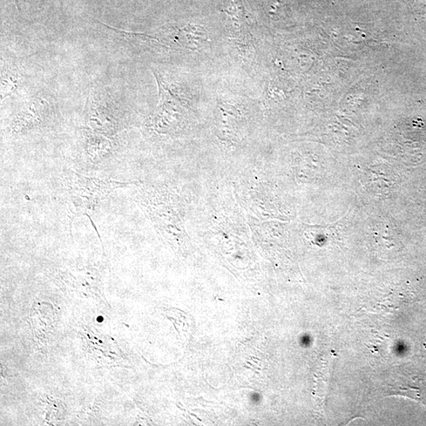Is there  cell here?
I'll return each instance as SVG.
<instances>
[{
	"mask_svg": "<svg viewBox=\"0 0 426 426\" xmlns=\"http://www.w3.org/2000/svg\"><path fill=\"white\" fill-rule=\"evenodd\" d=\"M129 184L112 179L86 177L74 172L67 174L64 187L71 218L88 215L90 218V215L108 195Z\"/></svg>",
	"mask_w": 426,
	"mask_h": 426,
	"instance_id": "6da1fadb",
	"label": "cell"
},
{
	"mask_svg": "<svg viewBox=\"0 0 426 426\" xmlns=\"http://www.w3.org/2000/svg\"><path fill=\"white\" fill-rule=\"evenodd\" d=\"M16 3H17V6L18 9L20 10V6H19V0H16Z\"/></svg>",
	"mask_w": 426,
	"mask_h": 426,
	"instance_id": "7a4b0ae2",
	"label": "cell"
}]
</instances>
